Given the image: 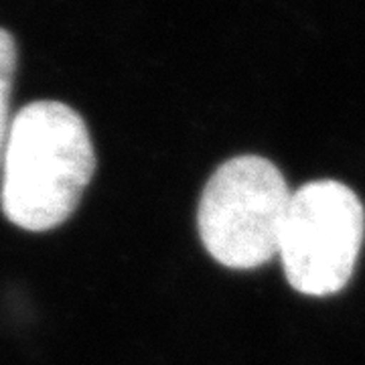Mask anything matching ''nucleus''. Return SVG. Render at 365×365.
I'll use <instances>...</instances> for the list:
<instances>
[{"label": "nucleus", "mask_w": 365, "mask_h": 365, "mask_svg": "<svg viewBox=\"0 0 365 365\" xmlns=\"http://www.w3.org/2000/svg\"><path fill=\"white\" fill-rule=\"evenodd\" d=\"M16 71V45L13 35L4 29H0V158L6 144L9 128H11V91Z\"/></svg>", "instance_id": "4"}, {"label": "nucleus", "mask_w": 365, "mask_h": 365, "mask_svg": "<svg viewBox=\"0 0 365 365\" xmlns=\"http://www.w3.org/2000/svg\"><path fill=\"white\" fill-rule=\"evenodd\" d=\"M365 232L359 197L339 181H313L290 195L278 258L294 290L335 294L351 278Z\"/></svg>", "instance_id": "3"}, {"label": "nucleus", "mask_w": 365, "mask_h": 365, "mask_svg": "<svg viewBox=\"0 0 365 365\" xmlns=\"http://www.w3.org/2000/svg\"><path fill=\"white\" fill-rule=\"evenodd\" d=\"M290 189L268 158L235 157L209 179L199 201V235L215 260L252 270L278 256Z\"/></svg>", "instance_id": "2"}, {"label": "nucleus", "mask_w": 365, "mask_h": 365, "mask_svg": "<svg viewBox=\"0 0 365 365\" xmlns=\"http://www.w3.org/2000/svg\"><path fill=\"white\" fill-rule=\"evenodd\" d=\"M0 160L2 211L29 232H47L69 220L96 170L83 118L49 100L14 114Z\"/></svg>", "instance_id": "1"}]
</instances>
